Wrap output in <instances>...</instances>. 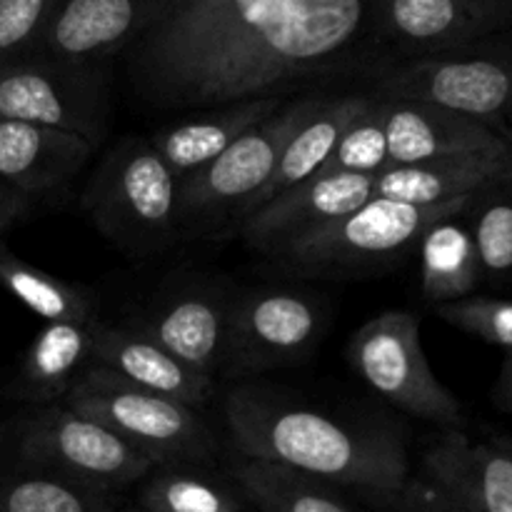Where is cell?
Wrapping results in <instances>:
<instances>
[{
  "instance_id": "cell-1",
  "label": "cell",
  "mask_w": 512,
  "mask_h": 512,
  "mask_svg": "<svg viewBox=\"0 0 512 512\" xmlns=\"http://www.w3.org/2000/svg\"><path fill=\"white\" fill-rule=\"evenodd\" d=\"M375 35V0H155L120 55L138 100L205 110L355 68Z\"/></svg>"
},
{
  "instance_id": "cell-2",
  "label": "cell",
  "mask_w": 512,
  "mask_h": 512,
  "mask_svg": "<svg viewBox=\"0 0 512 512\" xmlns=\"http://www.w3.org/2000/svg\"><path fill=\"white\" fill-rule=\"evenodd\" d=\"M240 458L263 460L390 505L410 478L403 440L390 428L343 423L275 390L240 385L223 403Z\"/></svg>"
},
{
  "instance_id": "cell-3",
  "label": "cell",
  "mask_w": 512,
  "mask_h": 512,
  "mask_svg": "<svg viewBox=\"0 0 512 512\" xmlns=\"http://www.w3.org/2000/svg\"><path fill=\"white\" fill-rule=\"evenodd\" d=\"M60 403L113 430L153 465H208L218 440L200 413L90 365Z\"/></svg>"
},
{
  "instance_id": "cell-4",
  "label": "cell",
  "mask_w": 512,
  "mask_h": 512,
  "mask_svg": "<svg viewBox=\"0 0 512 512\" xmlns=\"http://www.w3.org/2000/svg\"><path fill=\"white\" fill-rule=\"evenodd\" d=\"M180 178L150 140L130 138L108 153L83 193L95 228L130 255L158 250L180 225Z\"/></svg>"
},
{
  "instance_id": "cell-5",
  "label": "cell",
  "mask_w": 512,
  "mask_h": 512,
  "mask_svg": "<svg viewBox=\"0 0 512 512\" xmlns=\"http://www.w3.org/2000/svg\"><path fill=\"white\" fill-rule=\"evenodd\" d=\"M353 373L385 403L410 418L460 430L463 408L433 373L420 340V318L408 310H385L353 333L348 343Z\"/></svg>"
},
{
  "instance_id": "cell-6",
  "label": "cell",
  "mask_w": 512,
  "mask_h": 512,
  "mask_svg": "<svg viewBox=\"0 0 512 512\" xmlns=\"http://www.w3.org/2000/svg\"><path fill=\"white\" fill-rule=\"evenodd\" d=\"M473 198L448 200L438 205H413L400 200L373 198L363 208L303 235L273 245L268 253L308 273H330L375 260L395 258L420 243L425 230L438 220L465 213Z\"/></svg>"
},
{
  "instance_id": "cell-7",
  "label": "cell",
  "mask_w": 512,
  "mask_h": 512,
  "mask_svg": "<svg viewBox=\"0 0 512 512\" xmlns=\"http://www.w3.org/2000/svg\"><path fill=\"white\" fill-rule=\"evenodd\" d=\"M5 428L20 453L110 498L135 488L153 470V463L113 430L63 403L8 418Z\"/></svg>"
},
{
  "instance_id": "cell-8",
  "label": "cell",
  "mask_w": 512,
  "mask_h": 512,
  "mask_svg": "<svg viewBox=\"0 0 512 512\" xmlns=\"http://www.w3.org/2000/svg\"><path fill=\"white\" fill-rule=\"evenodd\" d=\"M320 103L323 95H308L280 105L278 113L240 135L225 153L180 180V223L195 225L225 213H238L273 178L288 140Z\"/></svg>"
},
{
  "instance_id": "cell-9",
  "label": "cell",
  "mask_w": 512,
  "mask_h": 512,
  "mask_svg": "<svg viewBox=\"0 0 512 512\" xmlns=\"http://www.w3.org/2000/svg\"><path fill=\"white\" fill-rule=\"evenodd\" d=\"M375 95L433 105L480 120L490 128H495V123L505 125L512 115V50L473 53L470 48L410 58L380 75Z\"/></svg>"
},
{
  "instance_id": "cell-10",
  "label": "cell",
  "mask_w": 512,
  "mask_h": 512,
  "mask_svg": "<svg viewBox=\"0 0 512 512\" xmlns=\"http://www.w3.org/2000/svg\"><path fill=\"white\" fill-rule=\"evenodd\" d=\"M110 98L100 65L28 58L0 65V120L65 130L98 145L108 133Z\"/></svg>"
},
{
  "instance_id": "cell-11",
  "label": "cell",
  "mask_w": 512,
  "mask_h": 512,
  "mask_svg": "<svg viewBox=\"0 0 512 512\" xmlns=\"http://www.w3.org/2000/svg\"><path fill=\"white\" fill-rule=\"evenodd\" d=\"M320 310L293 290H253L233 300L223 373L248 375L303 363L320 333Z\"/></svg>"
},
{
  "instance_id": "cell-12",
  "label": "cell",
  "mask_w": 512,
  "mask_h": 512,
  "mask_svg": "<svg viewBox=\"0 0 512 512\" xmlns=\"http://www.w3.org/2000/svg\"><path fill=\"white\" fill-rule=\"evenodd\" d=\"M380 38L410 58L470 50L512 23V0H375Z\"/></svg>"
},
{
  "instance_id": "cell-13",
  "label": "cell",
  "mask_w": 512,
  "mask_h": 512,
  "mask_svg": "<svg viewBox=\"0 0 512 512\" xmlns=\"http://www.w3.org/2000/svg\"><path fill=\"white\" fill-rule=\"evenodd\" d=\"M155 0H58L30 55L68 65H100L140 33Z\"/></svg>"
},
{
  "instance_id": "cell-14",
  "label": "cell",
  "mask_w": 512,
  "mask_h": 512,
  "mask_svg": "<svg viewBox=\"0 0 512 512\" xmlns=\"http://www.w3.org/2000/svg\"><path fill=\"white\" fill-rule=\"evenodd\" d=\"M375 198V175L328 173L285 190L243 220L248 243L270 250L283 240L323 228Z\"/></svg>"
},
{
  "instance_id": "cell-15",
  "label": "cell",
  "mask_w": 512,
  "mask_h": 512,
  "mask_svg": "<svg viewBox=\"0 0 512 512\" xmlns=\"http://www.w3.org/2000/svg\"><path fill=\"white\" fill-rule=\"evenodd\" d=\"M383 100L390 165L510 153L508 140L480 120L448 113L433 105Z\"/></svg>"
},
{
  "instance_id": "cell-16",
  "label": "cell",
  "mask_w": 512,
  "mask_h": 512,
  "mask_svg": "<svg viewBox=\"0 0 512 512\" xmlns=\"http://www.w3.org/2000/svg\"><path fill=\"white\" fill-rule=\"evenodd\" d=\"M423 475L468 512H512V455L495 438L445 430L425 450Z\"/></svg>"
},
{
  "instance_id": "cell-17",
  "label": "cell",
  "mask_w": 512,
  "mask_h": 512,
  "mask_svg": "<svg viewBox=\"0 0 512 512\" xmlns=\"http://www.w3.org/2000/svg\"><path fill=\"white\" fill-rule=\"evenodd\" d=\"M233 300L218 288H195L133 325L190 370L215 380L225 363Z\"/></svg>"
},
{
  "instance_id": "cell-18",
  "label": "cell",
  "mask_w": 512,
  "mask_h": 512,
  "mask_svg": "<svg viewBox=\"0 0 512 512\" xmlns=\"http://www.w3.org/2000/svg\"><path fill=\"white\" fill-rule=\"evenodd\" d=\"M95 145L65 130L0 120V183L38 200L63 193Z\"/></svg>"
},
{
  "instance_id": "cell-19",
  "label": "cell",
  "mask_w": 512,
  "mask_h": 512,
  "mask_svg": "<svg viewBox=\"0 0 512 512\" xmlns=\"http://www.w3.org/2000/svg\"><path fill=\"white\" fill-rule=\"evenodd\" d=\"M93 365L195 410L203 408L215 390V380L190 370L133 323L108 325L100 320L93 340Z\"/></svg>"
},
{
  "instance_id": "cell-20",
  "label": "cell",
  "mask_w": 512,
  "mask_h": 512,
  "mask_svg": "<svg viewBox=\"0 0 512 512\" xmlns=\"http://www.w3.org/2000/svg\"><path fill=\"white\" fill-rule=\"evenodd\" d=\"M98 320H63L45 323L25 350L8 393L15 400L35 405H53L68 395L93 363V340Z\"/></svg>"
},
{
  "instance_id": "cell-21",
  "label": "cell",
  "mask_w": 512,
  "mask_h": 512,
  "mask_svg": "<svg viewBox=\"0 0 512 512\" xmlns=\"http://www.w3.org/2000/svg\"><path fill=\"white\" fill-rule=\"evenodd\" d=\"M512 178V150L495 155L428 160L415 165H390L375 175V198L413 205H438L473 198Z\"/></svg>"
},
{
  "instance_id": "cell-22",
  "label": "cell",
  "mask_w": 512,
  "mask_h": 512,
  "mask_svg": "<svg viewBox=\"0 0 512 512\" xmlns=\"http://www.w3.org/2000/svg\"><path fill=\"white\" fill-rule=\"evenodd\" d=\"M370 103H373V95L368 93L323 98L318 110H313V113L298 125L293 138L288 140L278 165H275L273 178L260 188V193L255 195V198H250L248 203L235 213V218L245 220L248 215H253L255 210L263 208L265 203L278 198L280 193H285V190L295 188V185L305 183V180H310L313 175H318L320 170H323V165L328 163L330 153H333L335 143H338V138L343 135V130L348 128Z\"/></svg>"
},
{
  "instance_id": "cell-23",
  "label": "cell",
  "mask_w": 512,
  "mask_h": 512,
  "mask_svg": "<svg viewBox=\"0 0 512 512\" xmlns=\"http://www.w3.org/2000/svg\"><path fill=\"white\" fill-rule=\"evenodd\" d=\"M0 512H118L110 495L83 488L20 453L0 420Z\"/></svg>"
},
{
  "instance_id": "cell-24",
  "label": "cell",
  "mask_w": 512,
  "mask_h": 512,
  "mask_svg": "<svg viewBox=\"0 0 512 512\" xmlns=\"http://www.w3.org/2000/svg\"><path fill=\"white\" fill-rule=\"evenodd\" d=\"M280 105H283L280 98L223 105L218 110L213 108V113L198 115V118L160 130L150 143L165 160V165L183 180L218 158L220 153H225L240 135L278 113Z\"/></svg>"
},
{
  "instance_id": "cell-25",
  "label": "cell",
  "mask_w": 512,
  "mask_h": 512,
  "mask_svg": "<svg viewBox=\"0 0 512 512\" xmlns=\"http://www.w3.org/2000/svg\"><path fill=\"white\" fill-rule=\"evenodd\" d=\"M418 248L420 290L428 303L438 308L475 295V288L483 283V273L468 215L460 213L430 225Z\"/></svg>"
},
{
  "instance_id": "cell-26",
  "label": "cell",
  "mask_w": 512,
  "mask_h": 512,
  "mask_svg": "<svg viewBox=\"0 0 512 512\" xmlns=\"http://www.w3.org/2000/svg\"><path fill=\"white\" fill-rule=\"evenodd\" d=\"M140 512H245V495L233 478L208 465H153L138 483Z\"/></svg>"
},
{
  "instance_id": "cell-27",
  "label": "cell",
  "mask_w": 512,
  "mask_h": 512,
  "mask_svg": "<svg viewBox=\"0 0 512 512\" xmlns=\"http://www.w3.org/2000/svg\"><path fill=\"white\" fill-rule=\"evenodd\" d=\"M230 478L258 512H353L330 485L283 465L240 458Z\"/></svg>"
},
{
  "instance_id": "cell-28",
  "label": "cell",
  "mask_w": 512,
  "mask_h": 512,
  "mask_svg": "<svg viewBox=\"0 0 512 512\" xmlns=\"http://www.w3.org/2000/svg\"><path fill=\"white\" fill-rule=\"evenodd\" d=\"M0 288L45 323L98 320V298L80 285L25 263L0 240Z\"/></svg>"
},
{
  "instance_id": "cell-29",
  "label": "cell",
  "mask_w": 512,
  "mask_h": 512,
  "mask_svg": "<svg viewBox=\"0 0 512 512\" xmlns=\"http://www.w3.org/2000/svg\"><path fill=\"white\" fill-rule=\"evenodd\" d=\"M465 215L478 248L483 283L512 285V178L475 195Z\"/></svg>"
},
{
  "instance_id": "cell-30",
  "label": "cell",
  "mask_w": 512,
  "mask_h": 512,
  "mask_svg": "<svg viewBox=\"0 0 512 512\" xmlns=\"http://www.w3.org/2000/svg\"><path fill=\"white\" fill-rule=\"evenodd\" d=\"M385 168H390L388 135H385V100L373 93V103L343 130L328 163L323 165L318 175H378Z\"/></svg>"
},
{
  "instance_id": "cell-31",
  "label": "cell",
  "mask_w": 512,
  "mask_h": 512,
  "mask_svg": "<svg viewBox=\"0 0 512 512\" xmlns=\"http://www.w3.org/2000/svg\"><path fill=\"white\" fill-rule=\"evenodd\" d=\"M438 315L445 323L463 333L512 353V300L490 295H468L455 303L438 305Z\"/></svg>"
},
{
  "instance_id": "cell-32",
  "label": "cell",
  "mask_w": 512,
  "mask_h": 512,
  "mask_svg": "<svg viewBox=\"0 0 512 512\" xmlns=\"http://www.w3.org/2000/svg\"><path fill=\"white\" fill-rule=\"evenodd\" d=\"M55 8L58 0H0V65L33 53Z\"/></svg>"
},
{
  "instance_id": "cell-33",
  "label": "cell",
  "mask_w": 512,
  "mask_h": 512,
  "mask_svg": "<svg viewBox=\"0 0 512 512\" xmlns=\"http://www.w3.org/2000/svg\"><path fill=\"white\" fill-rule=\"evenodd\" d=\"M390 508L393 512H468L425 475L408 478V483L400 490L398 498L390 503Z\"/></svg>"
},
{
  "instance_id": "cell-34",
  "label": "cell",
  "mask_w": 512,
  "mask_h": 512,
  "mask_svg": "<svg viewBox=\"0 0 512 512\" xmlns=\"http://www.w3.org/2000/svg\"><path fill=\"white\" fill-rule=\"evenodd\" d=\"M35 200L28 198V195L18 193L10 185L0 183V235L8 233L13 225L23 223L33 215Z\"/></svg>"
},
{
  "instance_id": "cell-35",
  "label": "cell",
  "mask_w": 512,
  "mask_h": 512,
  "mask_svg": "<svg viewBox=\"0 0 512 512\" xmlns=\"http://www.w3.org/2000/svg\"><path fill=\"white\" fill-rule=\"evenodd\" d=\"M493 400L503 413H508L512 418V353L505 358L498 380H495Z\"/></svg>"
},
{
  "instance_id": "cell-36",
  "label": "cell",
  "mask_w": 512,
  "mask_h": 512,
  "mask_svg": "<svg viewBox=\"0 0 512 512\" xmlns=\"http://www.w3.org/2000/svg\"><path fill=\"white\" fill-rule=\"evenodd\" d=\"M495 440H498V443L503 445V448L512 455V438H510V435H498V438H495Z\"/></svg>"
},
{
  "instance_id": "cell-37",
  "label": "cell",
  "mask_w": 512,
  "mask_h": 512,
  "mask_svg": "<svg viewBox=\"0 0 512 512\" xmlns=\"http://www.w3.org/2000/svg\"><path fill=\"white\" fill-rule=\"evenodd\" d=\"M503 138L508 140V145H510V150H512V115L508 118V123H505V130H503Z\"/></svg>"
}]
</instances>
